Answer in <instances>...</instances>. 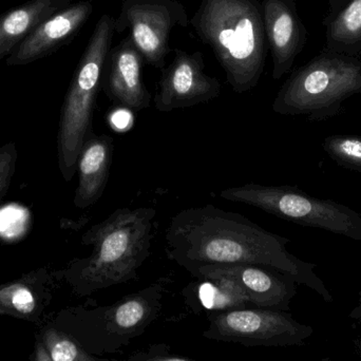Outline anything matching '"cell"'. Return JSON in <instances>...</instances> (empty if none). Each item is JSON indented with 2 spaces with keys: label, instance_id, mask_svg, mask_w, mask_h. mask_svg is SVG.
<instances>
[{
  "label": "cell",
  "instance_id": "obj_1",
  "mask_svg": "<svg viewBox=\"0 0 361 361\" xmlns=\"http://www.w3.org/2000/svg\"><path fill=\"white\" fill-rule=\"evenodd\" d=\"M167 257L191 271L207 264H248L265 267L305 286L326 303L333 296L317 265L288 250L290 240L262 228L243 214L214 205L193 206L171 218L166 233Z\"/></svg>",
  "mask_w": 361,
  "mask_h": 361
},
{
  "label": "cell",
  "instance_id": "obj_2",
  "mask_svg": "<svg viewBox=\"0 0 361 361\" xmlns=\"http://www.w3.org/2000/svg\"><path fill=\"white\" fill-rule=\"evenodd\" d=\"M157 212L152 207L118 208L84 233L90 256L74 259L61 269L63 281L78 297L137 279L149 258Z\"/></svg>",
  "mask_w": 361,
  "mask_h": 361
},
{
  "label": "cell",
  "instance_id": "obj_3",
  "mask_svg": "<svg viewBox=\"0 0 361 361\" xmlns=\"http://www.w3.org/2000/svg\"><path fill=\"white\" fill-rule=\"evenodd\" d=\"M189 25L212 48L235 93L257 87L267 52L259 0H202Z\"/></svg>",
  "mask_w": 361,
  "mask_h": 361
},
{
  "label": "cell",
  "instance_id": "obj_4",
  "mask_svg": "<svg viewBox=\"0 0 361 361\" xmlns=\"http://www.w3.org/2000/svg\"><path fill=\"white\" fill-rule=\"evenodd\" d=\"M164 290L158 282L108 307H66L49 316L47 322L89 353L103 355L126 347L145 332L160 313Z\"/></svg>",
  "mask_w": 361,
  "mask_h": 361
},
{
  "label": "cell",
  "instance_id": "obj_5",
  "mask_svg": "<svg viewBox=\"0 0 361 361\" xmlns=\"http://www.w3.org/2000/svg\"><path fill=\"white\" fill-rule=\"evenodd\" d=\"M360 93V59L324 49L292 72L278 91L273 110L281 116L324 122L338 116L343 104Z\"/></svg>",
  "mask_w": 361,
  "mask_h": 361
},
{
  "label": "cell",
  "instance_id": "obj_6",
  "mask_svg": "<svg viewBox=\"0 0 361 361\" xmlns=\"http://www.w3.org/2000/svg\"><path fill=\"white\" fill-rule=\"evenodd\" d=\"M114 34V18L104 14L80 57L61 106L57 159L59 171L66 182L73 179L80 150L93 131L95 102Z\"/></svg>",
  "mask_w": 361,
  "mask_h": 361
},
{
  "label": "cell",
  "instance_id": "obj_7",
  "mask_svg": "<svg viewBox=\"0 0 361 361\" xmlns=\"http://www.w3.org/2000/svg\"><path fill=\"white\" fill-rule=\"evenodd\" d=\"M226 201L245 204L290 222L324 229L361 241L360 212L333 200L319 199L293 186H265L248 183L221 191Z\"/></svg>",
  "mask_w": 361,
  "mask_h": 361
},
{
  "label": "cell",
  "instance_id": "obj_8",
  "mask_svg": "<svg viewBox=\"0 0 361 361\" xmlns=\"http://www.w3.org/2000/svg\"><path fill=\"white\" fill-rule=\"evenodd\" d=\"M313 334L312 326L297 322L288 312L246 307L210 315L203 336L245 347L286 348L300 347Z\"/></svg>",
  "mask_w": 361,
  "mask_h": 361
},
{
  "label": "cell",
  "instance_id": "obj_9",
  "mask_svg": "<svg viewBox=\"0 0 361 361\" xmlns=\"http://www.w3.org/2000/svg\"><path fill=\"white\" fill-rule=\"evenodd\" d=\"M189 20L179 0H124L114 18V32L122 34L128 29L144 61L163 69L171 52V32L175 27H188Z\"/></svg>",
  "mask_w": 361,
  "mask_h": 361
},
{
  "label": "cell",
  "instance_id": "obj_10",
  "mask_svg": "<svg viewBox=\"0 0 361 361\" xmlns=\"http://www.w3.org/2000/svg\"><path fill=\"white\" fill-rule=\"evenodd\" d=\"M220 93V82L205 73L202 53L176 49L175 59L163 69L154 106L158 111L167 114L207 103L216 99Z\"/></svg>",
  "mask_w": 361,
  "mask_h": 361
},
{
  "label": "cell",
  "instance_id": "obj_11",
  "mask_svg": "<svg viewBox=\"0 0 361 361\" xmlns=\"http://www.w3.org/2000/svg\"><path fill=\"white\" fill-rule=\"evenodd\" d=\"M189 273L203 280L214 277L237 280L247 293L250 305L259 309L290 312V302L297 294V283L294 280L257 265L207 264Z\"/></svg>",
  "mask_w": 361,
  "mask_h": 361
},
{
  "label": "cell",
  "instance_id": "obj_12",
  "mask_svg": "<svg viewBox=\"0 0 361 361\" xmlns=\"http://www.w3.org/2000/svg\"><path fill=\"white\" fill-rule=\"evenodd\" d=\"M93 8L91 0H82L51 15L6 57V65L8 67L29 65L56 52L78 35L92 15Z\"/></svg>",
  "mask_w": 361,
  "mask_h": 361
},
{
  "label": "cell",
  "instance_id": "obj_13",
  "mask_svg": "<svg viewBox=\"0 0 361 361\" xmlns=\"http://www.w3.org/2000/svg\"><path fill=\"white\" fill-rule=\"evenodd\" d=\"M263 23L273 57L274 80L290 72L307 40V30L297 10L296 0H262Z\"/></svg>",
  "mask_w": 361,
  "mask_h": 361
},
{
  "label": "cell",
  "instance_id": "obj_14",
  "mask_svg": "<svg viewBox=\"0 0 361 361\" xmlns=\"http://www.w3.org/2000/svg\"><path fill=\"white\" fill-rule=\"evenodd\" d=\"M61 280V271L44 267L0 284V316L27 322L40 328L48 319L47 309Z\"/></svg>",
  "mask_w": 361,
  "mask_h": 361
},
{
  "label": "cell",
  "instance_id": "obj_15",
  "mask_svg": "<svg viewBox=\"0 0 361 361\" xmlns=\"http://www.w3.org/2000/svg\"><path fill=\"white\" fill-rule=\"evenodd\" d=\"M143 61L130 36L112 49L106 61V93L114 103L135 112L149 107L152 102L142 78Z\"/></svg>",
  "mask_w": 361,
  "mask_h": 361
},
{
  "label": "cell",
  "instance_id": "obj_16",
  "mask_svg": "<svg viewBox=\"0 0 361 361\" xmlns=\"http://www.w3.org/2000/svg\"><path fill=\"white\" fill-rule=\"evenodd\" d=\"M114 139L91 133L87 137L78 161V185L74 195L76 207L94 205L105 192L114 159Z\"/></svg>",
  "mask_w": 361,
  "mask_h": 361
},
{
  "label": "cell",
  "instance_id": "obj_17",
  "mask_svg": "<svg viewBox=\"0 0 361 361\" xmlns=\"http://www.w3.org/2000/svg\"><path fill=\"white\" fill-rule=\"evenodd\" d=\"M74 0H29L0 15V61L44 19L67 8Z\"/></svg>",
  "mask_w": 361,
  "mask_h": 361
},
{
  "label": "cell",
  "instance_id": "obj_18",
  "mask_svg": "<svg viewBox=\"0 0 361 361\" xmlns=\"http://www.w3.org/2000/svg\"><path fill=\"white\" fill-rule=\"evenodd\" d=\"M326 27V48L332 52L361 56V0H350L343 8L328 13L322 20Z\"/></svg>",
  "mask_w": 361,
  "mask_h": 361
},
{
  "label": "cell",
  "instance_id": "obj_19",
  "mask_svg": "<svg viewBox=\"0 0 361 361\" xmlns=\"http://www.w3.org/2000/svg\"><path fill=\"white\" fill-rule=\"evenodd\" d=\"M205 281L201 288V299L204 307L209 311H233L246 309L250 305L247 293L237 280L214 277Z\"/></svg>",
  "mask_w": 361,
  "mask_h": 361
},
{
  "label": "cell",
  "instance_id": "obj_20",
  "mask_svg": "<svg viewBox=\"0 0 361 361\" xmlns=\"http://www.w3.org/2000/svg\"><path fill=\"white\" fill-rule=\"evenodd\" d=\"M35 338L44 345L53 361H118L105 360L89 353L71 337L47 322L37 328Z\"/></svg>",
  "mask_w": 361,
  "mask_h": 361
},
{
  "label": "cell",
  "instance_id": "obj_21",
  "mask_svg": "<svg viewBox=\"0 0 361 361\" xmlns=\"http://www.w3.org/2000/svg\"><path fill=\"white\" fill-rule=\"evenodd\" d=\"M322 149L339 166L361 175V135H330L324 140Z\"/></svg>",
  "mask_w": 361,
  "mask_h": 361
},
{
  "label": "cell",
  "instance_id": "obj_22",
  "mask_svg": "<svg viewBox=\"0 0 361 361\" xmlns=\"http://www.w3.org/2000/svg\"><path fill=\"white\" fill-rule=\"evenodd\" d=\"M17 146L14 142H8L0 147V201L8 193L16 171Z\"/></svg>",
  "mask_w": 361,
  "mask_h": 361
},
{
  "label": "cell",
  "instance_id": "obj_23",
  "mask_svg": "<svg viewBox=\"0 0 361 361\" xmlns=\"http://www.w3.org/2000/svg\"><path fill=\"white\" fill-rule=\"evenodd\" d=\"M126 361H192L173 355L166 345H152L147 351L140 352Z\"/></svg>",
  "mask_w": 361,
  "mask_h": 361
},
{
  "label": "cell",
  "instance_id": "obj_24",
  "mask_svg": "<svg viewBox=\"0 0 361 361\" xmlns=\"http://www.w3.org/2000/svg\"><path fill=\"white\" fill-rule=\"evenodd\" d=\"M29 361H53L47 352L46 348L37 338L34 341L33 351L30 355Z\"/></svg>",
  "mask_w": 361,
  "mask_h": 361
},
{
  "label": "cell",
  "instance_id": "obj_25",
  "mask_svg": "<svg viewBox=\"0 0 361 361\" xmlns=\"http://www.w3.org/2000/svg\"><path fill=\"white\" fill-rule=\"evenodd\" d=\"M350 318L354 320V322H357L361 328V290L358 293L357 305L352 310L351 313H350Z\"/></svg>",
  "mask_w": 361,
  "mask_h": 361
},
{
  "label": "cell",
  "instance_id": "obj_26",
  "mask_svg": "<svg viewBox=\"0 0 361 361\" xmlns=\"http://www.w3.org/2000/svg\"><path fill=\"white\" fill-rule=\"evenodd\" d=\"M329 1V8H330V11L329 13L335 12V11L339 10V8H343L345 4L350 1V0H328Z\"/></svg>",
  "mask_w": 361,
  "mask_h": 361
},
{
  "label": "cell",
  "instance_id": "obj_27",
  "mask_svg": "<svg viewBox=\"0 0 361 361\" xmlns=\"http://www.w3.org/2000/svg\"><path fill=\"white\" fill-rule=\"evenodd\" d=\"M354 345H355L356 352H357L358 355L361 357V331L360 334H358L357 338L354 341Z\"/></svg>",
  "mask_w": 361,
  "mask_h": 361
},
{
  "label": "cell",
  "instance_id": "obj_28",
  "mask_svg": "<svg viewBox=\"0 0 361 361\" xmlns=\"http://www.w3.org/2000/svg\"><path fill=\"white\" fill-rule=\"evenodd\" d=\"M322 361H332V360H329V358H324V360H322Z\"/></svg>",
  "mask_w": 361,
  "mask_h": 361
}]
</instances>
